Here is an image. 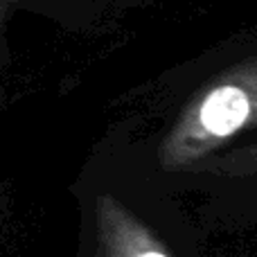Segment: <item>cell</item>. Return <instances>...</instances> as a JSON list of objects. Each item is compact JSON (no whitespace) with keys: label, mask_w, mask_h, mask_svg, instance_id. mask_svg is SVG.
Returning <instances> with one entry per match:
<instances>
[{"label":"cell","mask_w":257,"mask_h":257,"mask_svg":"<svg viewBox=\"0 0 257 257\" xmlns=\"http://www.w3.org/2000/svg\"><path fill=\"white\" fill-rule=\"evenodd\" d=\"M248 128H257V57L241 59L192 93L156 158L165 172H185Z\"/></svg>","instance_id":"obj_1"},{"label":"cell","mask_w":257,"mask_h":257,"mask_svg":"<svg viewBox=\"0 0 257 257\" xmlns=\"http://www.w3.org/2000/svg\"><path fill=\"white\" fill-rule=\"evenodd\" d=\"M95 250L97 257H174L165 241L108 192L95 199Z\"/></svg>","instance_id":"obj_2"},{"label":"cell","mask_w":257,"mask_h":257,"mask_svg":"<svg viewBox=\"0 0 257 257\" xmlns=\"http://www.w3.org/2000/svg\"><path fill=\"white\" fill-rule=\"evenodd\" d=\"M185 172L192 174H210L221 178H239V176H257V142L237 147L230 151H214L196 163H192Z\"/></svg>","instance_id":"obj_3"}]
</instances>
